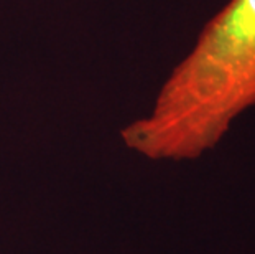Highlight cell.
Instances as JSON below:
<instances>
[{
    "instance_id": "obj_1",
    "label": "cell",
    "mask_w": 255,
    "mask_h": 254,
    "mask_svg": "<svg viewBox=\"0 0 255 254\" xmlns=\"http://www.w3.org/2000/svg\"><path fill=\"white\" fill-rule=\"evenodd\" d=\"M255 106V0H229L173 68L151 112L122 131L153 160H189L214 147Z\"/></svg>"
}]
</instances>
